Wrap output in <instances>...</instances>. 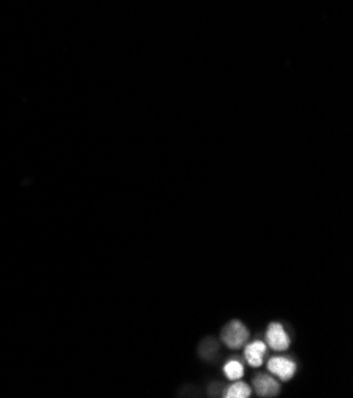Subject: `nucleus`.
Returning a JSON list of instances; mask_svg holds the SVG:
<instances>
[{
	"mask_svg": "<svg viewBox=\"0 0 353 398\" xmlns=\"http://www.w3.org/2000/svg\"><path fill=\"white\" fill-rule=\"evenodd\" d=\"M270 373L281 381H290L297 375V364L288 357H272L268 362Z\"/></svg>",
	"mask_w": 353,
	"mask_h": 398,
	"instance_id": "obj_2",
	"label": "nucleus"
},
{
	"mask_svg": "<svg viewBox=\"0 0 353 398\" xmlns=\"http://www.w3.org/2000/svg\"><path fill=\"white\" fill-rule=\"evenodd\" d=\"M266 344L272 350H287L290 346V337L282 324L274 322L266 330Z\"/></svg>",
	"mask_w": 353,
	"mask_h": 398,
	"instance_id": "obj_3",
	"label": "nucleus"
},
{
	"mask_svg": "<svg viewBox=\"0 0 353 398\" xmlns=\"http://www.w3.org/2000/svg\"><path fill=\"white\" fill-rule=\"evenodd\" d=\"M249 328L241 321H231L222 330V342L226 348L239 349L249 339Z\"/></svg>",
	"mask_w": 353,
	"mask_h": 398,
	"instance_id": "obj_1",
	"label": "nucleus"
},
{
	"mask_svg": "<svg viewBox=\"0 0 353 398\" xmlns=\"http://www.w3.org/2000/svg\"><path fill=\"white\" fill-rule=\"evenodd\" d=\"M224 375L230 381H239L244 376V366H242L239 360L231 359L224 365Z\"/></svg>",
	"mask_w": 353,
	"mask_h": 398,
	"instance_id": "obj_6",
	"label": "nucleus"
},
{
	"mask_svg": "<svg viewBox=\"0 0 353 398\" xmlns=\"http://www.w3.org/2000/svg\"><path fill=\"white\" fill-rule=\"evenodd\" d=\"M266 349H268L266 343L260 342V339H257V342L247 344V348L244 350V357L247 360V364H249L250 366H254V368L260 366L263 364V357H265Z\"/></svg>",
	"mask_w": 353,
	"mask_h": 398,
	"instance_id": "obj_5",
	"label": "nucleus"
},
{
	"mask_svg": "<svg viewBox=\"0 0 353 398\" xmlns=\"http://www.w3.org/2000/svg\"><path fill=\"white\" fill-rule=\"evenodd\" d=\"M222 395L225 398H247L250 397V387L246 382H235L224 389Z\"/></svg>",
	"mask_w": 353,
	"mask_h": 398,
	"instance_id": "obj_7",
	"label": "nucleus"
},
{
	"mask_svg": "<svg viewBox=\"0 0 353 398\" xmlns=\"http://www.w3.org/2000/svg\"><path fill=\"white\" fill-rule=\"evenodd\" d=\"M254 389L260 397H274L279 394L281 386L270 375H258L254 378Z\"/></svg>",
	"mask_w": 353,
	"mask_h": 398,
	"instance_id": "obj_4",
	"label": "nucleus"
},
{
	"mask_svg": "<svg viewBox=\"0 0 353 398\" xmlns=\"http://www.w3.org/2000/svg\"><path fill=\"white\" fill-rule=\"evenodd\" d=\"M215 354H219V346L215 344L214 339H204V342L202 343V346H200V355H202L203 359H213Z\"/></svg>",
	"mask_w": 353,
	"mask_h": 398,
	"instance_id": "obj_8",
	"label": "nucleus"
}]
</instances>
